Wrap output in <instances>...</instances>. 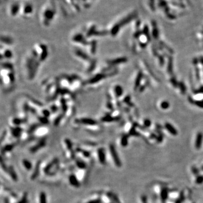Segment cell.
<instances>
[{
	"label": "cell",
	"instance_id": "obj_1",
	"mask_svg": "<svg viewBox=\"0 0 203 203\" xmlns=\"http://www.w3.org/2000/svg\"><path fill=\"white\" fill-rule=\"evenodd\" d=\"M61 165L58 158H54L50 161L41 164V172L47 177L55 175L60 170Z\"/></svg>",
	"mask_w": 203,
	"mask_h": 203
},
{
	"label": "cell",
	"instance_id": "obj_2",
	"mask_svg": "<svg viewBox=\"0 0 203 203\" xmlns=\"http://www.w3.org/2000/svg\"><path fill=\"white\" fill-rule=\"evenodd\" d=\"M62 145L65 157L68 160H75L76 155L72 141L68 138H65L63 141Z\"/></svg>",
	"mask_w": 203,
	"mask_h": 203
},
{
	"label": "cell",
	"instance_id": "obj_3",
	"mask_svg": "<svg viewBox=\"0 0 203 203\" xmlns=\"http://www.w3.org/2000/svg\"><path fill=\"white\" fill-rule=\"evenodd\" d=\"M1 169L3 171L4 173L8 175L11 180L13 182H16L18 181V178L16 171L14 168V167L11 165H7L5 163L3 162L1 160Z\"/></svg>",
	"mask_w": 203,
	"mask_h": 203
},
{
	"label": "cell",
	"instance_id": "obj_4",
	"mask_svg": "<svg viewBox=\"0 0 203 203\" xmlns=\"http://www.w3.org/2000/svg\"><path fill=\"white\" fill-rule=\"evenodd\" d=\"M96 158L101 165H105L107 163V154L103 147H99L96 150Z\"/></svg>",
	"mask_w": 203,
	"mask_h": 203
},
{
	"label": "cell",
	"instance_id": "obj_5",
	"mask_svg": "<svg viewBox=\"0 0 203 203\" xmlns=\"http://www.w3.org/2000/svg\"><path fill=\"white\" fill-rule=\"evenodd\" d=\"M109 155L111 157V158L113 162L114 165L116 167L120 168L121 166V163L114 146L112 144L109 145Z\"/></svg>",
	"mask_w": 203,
	"mask_h": 203
},
{
	"label": "cell",
	"instance_id": "obj_6",
	"mask_svg": "<svg viewBox=\"0 0 203 203\" xmlns=\"http://www.w3.org/2000/svg\"><path fill=\"white\" fill-rule=\"evenodd\" d=\"M68 183L71 187L74 188H78L81 186V182L78 179L75 173H71L68 175Z\"/></svg>",
	"mask_w": 203,
	"mask_h": 203
},
{
	"label": "cell",
	"instance_id": "obj_7",
	"mask_svg": "<svg viewBox=\"0 0 203 203\" xmlns=\"http://www.w3.org/2000/svg\"><path fill=\"white\" fill-rule=\"evenodd\" d=\"M45 146H46V141L45 140V139L42 138L41 140H40V141L37 142L35 144L31 146V147L29 149V151L31 153V154H33L38 152L39 150H41L42 148H43Z\"/></svg>",
	"mask_w": 203,
	"mask_h": 203
},
{
	"label": "cell",
	"instance_id": "obj_8",
	"mask_svg": "<svg viewBox=\"0 0 203 203\" xmlns=\"http://www.w3.org/2000/svg\"><path fill=\"white\" fill-rule=\"evenodd\" d=\"M41 172V162L40 161H38L35 165L34 166L31 174L30 175V179L31 181L35 180L40 175Z\"/></svg>",
	"mask_w": 203,
	"mask_h": 203
},
{
	"label": "cell",
	"instance_id": "obj_9",
	"mask_svg": "<svg viewBox=\"0 0 203 203\" xmlns=\"http://www.w3.org/2000/svg\"><path fill=\"white\" fill-rule=\"evenodd\" d=\"M75 166L78 170H87L88 169L86 161L78 157L75 159Z\"/></svg>",
	"mask_w": 203,
	"mask_h": 203
},
{
	"label": "cell",
	"instance_id": "obj_10",
	"mask_svg": "<svg viewBox=\"0 0 203 203\" xmlns=\"http://www.w3.org/2000/svg\"><path fill=\"white\" fill-rule=\"evenodd\" d=\"M21 165L24 170L28 172L32 171L34 167L31 161L26 158H23L21 160Z\"/></svg>",
	"mask_w": 203,
	"mask_h": 203
},
{
	"label": "cell",
	"instance_id": "obj_11",
	"mask_svg": "<svg viewBox=\"0 0 203 203\" xmlns=\"http://www.w3.org/2000/svg\"><path fill=\"white\" fill-rule=\"evenodd\" d=\"M37 203H47V195L45 192L41 191L38 193L37 199Z\"/></svg>",
	"mask_w": 203,
	"mask_h": 203
},
{
	"label": "cell",
	"instance_id": "obj_12",
	"mask_svg": "<svg viewBox=\"0 0 203 203\" xmlns=\"http://www.w3.org/2000/svg\"><path fill=\"white\" fill-rule=\"evenodd\" d=\"M35 134V136L37 137H40L42 138L43 136H45L47 133V129L45 127H38L36 128L35 131L34 132Z\"/></svg>",
	"mask_w": 203,
	"mask_h": 203
},
{
	"label": "cell",
	"instance_id": "obj_13",
	"mask_svg": "<svg viewBox=\"0 0 203 203\" xmlns=\"http://www.w3.org/2000/svg\"><path fill=\"white\" fill-rule=\"evenodd\" d=\"M202 142V134L201 133H199L197 136L196 141V147L197 148H199L201 146Z\"/></svg>",
	"mask_w": 203,
	"mask_h": 203
},
{
	"label": "cell",
	"instance_id": "obj_14",
	"mask_svg": "<svg viewBox=\"0 0 203 203\" xmlns=\"http://www.w3.org/2000/svg\"><path fill=\"white\" fill-rule=\"evenodd\" d=\"M127 61V59L126 58H119L117 59H115V60H113L111 61H109V64H119L120 63L125 62Z\"/></svg>",
	"mask_w": 203,
	"mask_h": 203
},
{
	"label": "cell",
	"instance_id": "obj_15",
	"mask_svg": "<svg viewBox=\"0 0 203 203\" xmlns=\"http://www.w3.org/2000/svg\"><path fill=\"white\" fill-rule=\"evenodd\" d=\"M165 126L167 127V129H168L169 132H171L172 134H174V135H175L177 134V130H175V129L173 127V126L171 125H170L169 124H165Z\"/></svg>",
	"mask_w": 203,
	"mask_h": 203
},
{
	"label": "cell",
	"instance_id": "obj_16",
	"mask_svg": "<svg viewBox=\"0 0 203 203\" xmlns=\"http://www.w3.org/2000/svg\"><path fill=\"white\" fill-rule=\"evenodd\" d=\"M115 92L116 95L117 96H120L121 95V94H123V89L121 88V86H117L115 88Z\"/></svg>",
	"mask_w": 203,
	"mask_h": 203
},
{
	"label": "cell",
	"instance_id": "obj_17",
	"mask_svg": "<svg viewBox=\"0 0 203 203\" xmlns=\"http://www.w3.org/2000/svg\"><path fill=\"white\" fill-rule=\"evenodd\" d=\"M3 55L6 58H10L12 57V53L10 50H7L4 51V54H2V55Z\"/></svg>",
	"mask_w": 203,
	"mask_h": 203
},
{
	"label": "cell",
	"instance_id": "obj_18",
	"mask_svg": "<svg viewBox=\"0 0 203 203\" xmlns=\"http://www.w3.org/2000/svg\"><path fill=\"white\" fill-rule=\"evenodd\" d=\"M121 146H124V147L127 146V138L126 136H124V137H123L121 138Z\"/></svg>",
	"mask_w": 203,
	"mask_h": 203
},
{
	"label": "cell",
	"instance_id": "obj_19",
	"mask_svg": "<svg viewBox=\"0 0 203 203\" xmlns=\"http://www.w3.org/2000/svg\"><path fill=\"white\" fill-rule=\"evenodd\" d=\"M161 107L163 109H167L169 107V103L168 102H164L161 103Z\"/></svg>",
	"mask_w": 203,
	"mask_h": 203
},
{
	"label": "cell",
	"instance_id": "obj_20",
	"mask_svg": "<svg viewBox=\"0 0 203 203\" xmlns=\"http://www.w3.org/2000/svg\"><path fill=\"white\" fill-rule=\"evenodd\" d=\"M141 78H142V75L141 74H140L138 76V78H137L136 80V87H138V85L140 84V82L141 81Z\"/></svg>",
	"mask_w": 203,
	"mask_h": 203
},
{
	"label": "cell",
	"instance_id": "obj_21",
	"mask_svg": "<svg viewBox=\"0 0 203 203\" xmlns=\"http://www.w3.org/2000/svg\"><path fill=\"white\" fill-rule=\"evenodd\" d=\"M145 124H146V125H147V126H148V125H150V121L149 120H146V121H145Z\"/></svg>",
	"mask_w": 203,
	"mask_h": 203
}]
</instances>
